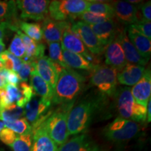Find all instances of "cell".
I'll use <instances>...</instances> for the list:
<instances>
[{
	"label": "cell",
	"instance_id": "52",
	"mask_svg": "<svg viewBox=\"0 0 151 151\" xmlns=\"http://www.w3.org/2000/svg\"><path fill=\"white\" fill-rule=\"evenodd\" d=\"M1 109H2V108H1V106H0V111H1Z\"/></svg>",
	"mask_w": 151,
	"mask_h": 151
},
{
	"label": "cell",
	"instance_id": "22",
	"mask_svg": "<svg viewBox=\"0 0 151 151\" xmlns=\"http://www.w3.org/2000/svg\"><path fill=\"white\" fill-rule=\"evenodd\" d=\"M127 37L134 46L137 48L141 56L149 60L151 55V41L142 34L139 32L132 25L127 26Z\"/></svg>",
	"mask_w": 151,
	"mask_h": 151
},
{
	"label": "cell",
	"instance_id": "33",
	"mask_svg": "<svg viewBox=\"0 0 151 151\" xmlns=\"http://www.w3.org/2000/svg\"><path fill=\"white\" fill-rule=\"evenodd\" d=\"M35 94L36 93L31 86L26 82H21L20 83V96L16 101V104L18 107L23 109Z\"/></svg>",
	"mask_w": 151,
	"mask_h": 151
},
{
	"label": "cell",
	"instance_id": "23",
	"mask_svg": "<svg viewBox=\"0 0 151 151\" xmlns=\"http://www.w3.org/2000/svg\"><path fill=\"white\" fill-rule=\"evenodd\" d=\"M62 54L67 65L71 69H83L92 71L97 65L90 62L83 56L62 48Z\"/></svg>",
	"mask_w": 151,
	"mask_h": 151
},
{
	"label": "cell",
	"instance_id": "4",
	"mask_svg": "<svg viewBox=\"0 0 151 151\" xmlns=\"http://www.w3.org/2000/svg\"><path fill=\"white\" fill-rule=\"evenodd\" d=\"M89 3L88 0H54L49 4V16L55 21L73 22L87 11Z\"/></svg>",
	"mask_w": 151,
	"mask_h": 151
},
{
	"label": "cell",
	"instance_id": "11",
	"mask_svg": "<svg viewBox=\"0 0 151 151\" xmlns=\"http://www.w3.org/2000/svg\"><path fill=\"white\" fill-rule=\"evenodd\" d=\"M51 102L43 99L39 96L35 94L25 105L24 115L28 122L35 124L49 111Z\"/></svg>",
	"mask_w": 151,
	"mask_h": 151
},
{
	"label": "cell",
	"instance_id": "6",
	"mask_svg": "<svg viewBox=\"0 0 151 151\" xmlns=\"http://www.w3.org/2000/svg\"><path fill=\"white\" fill-rule=\"evenodd\" d=\"M139 132L140 125L138 122L117 117L105 127L103 134L107 140L114 143H122L131 140Z\"/></svg>",
	"mask_w": 151,
	"mask_h": 151
},
{
	"label": "cell",
	"instance_id": "38",
	"mask_svg": "<svg viewBox=\"0 0 151 151\" xmlns=\"http://www.w3.org/2000/svg\"><path fill=\"white\" fill-rule=\"evenodd\" d=\"M34 70H35V69L32 61H24L21 69L18 72L20 81L27 83L32 71Z\"/></svg>",
	"mask_w": 151,
	"mask_h": 151
},
{
	"label": "cell",
	"instance_id": "17",
	"mask_svg": "<svg viewBox=\"0 0 151 151\" xmlns=\"http://www.w3.org/2000/svg\"><path fill=\"white\" fill-rule=\"evenodd\" d=\"M112 6L114 11V16L127 27L134 24L139 20L137 7L127 1H115Z\"/></svg>",
	"mask_w": 151,
	"mask_h": 151
},
{
	"label": "cell",
	"instance_id": "31",
	"mask_svg": "<svg viewBox=\"0 0 151 151\" xmlns=\"http://www.w3.org/2000/svg\"><path fill=\"white\" fill-rule=\"evenodd\" d=\"M88 139L89 138L85 133L75 136L62 145L58 151H81L83 145Z\"/></svg>",
	"mask_w": 151,
	"mask_h": 151
},
{
	"label": "cell",
	"instance_id": "46",
	"mask_svg": "<svg viewBox=\"0 0 151 151\" xmlns=\"http://www.w3.org/2000/svg\"><path fill=\"white\" fill-rule=\"evenodd\" d=\"M2 64L4 65V69H6L8 71H13V69H14V63H13V61L10 58H9L8 60L4 62Z\"/></svg>",
	"mask_w": 151,
	"mask_h": 151
},
{
	"label": "cell",
	"instance_id": "2",
	"mask_svg": "<svg viewBox=\"0 0 151 151\" xmlns=\"http://www.w3.org/2000/svg\"><path fill=\"white\" fill-rule=\"evenodd\" d=\"M100 102L97 100H84L71 108L67 117V129L69 136H76L88 129L92 117Z\"/></svg>",
	"mask_w": 151,
	"mask_h": 151
},
{
	"label": "cell",
	"instance_id": "1",
	"mask_svg": "<svg viewBox=\"0 0 151 151\" xmlns=\"http://www.w3.org/2000/svg\"><path fill=\"white\" fill-rule=\"evenodd\" d=\"M86 79L70 67H67L58 76L51 104L73 105L86 86Z\"/></svg>",
	"mask_w": 151,
	"mask_h": 151
},
{
	"label": "cell",
	"instance_id": "39",
	"mask_svg": "<svg viewBox=\"0 0 151 151\" xmlns=\"http://www.w3.org/2000/svg\"><path fill=\"white\" fill-rule=\"evenodd\" d=\"M17 137L18 135L14 132L7 127L4 128L0 132V140L4 144L9 146H11V144L14 142Z\"/></svg>",
	"mask_w": 151,
	"mask_h": 151
},
{
	"label": "cell",
	"instance_id": "21",
	"mask_svg": "<svg viewBox=\"0 0 151 151\" xmlns=\"http://www.w3.org/2000/svg\"><path fill=\"white\" fill-rule=\"evenodd\" d=\"M146 70L145 67L127 63L117 75V81L126 86H134L140 80Z\"/></svg>",
	"mask_w": 151,
	"mask_h": 151
},
{
	"label": "cell",
	"instance_id": "51",
	"mask_svg": "<svg viewBox=\"0 0 151 151\" xmlns=\"http://www.w3.org/2000/svg\"><path fill=\"white\" fill-rule=\"evenodd\" d=\"M3 69H4V65H3L2 62H0V71H1V70H2Z\"/></svg>",
	"mask_w": 151,
	"mask_h": 151
},
{
	"label": "cell",
	"instance_id": "18",
	"mask_svg": "<svg viewBox=\"0 0 151 151\" xmlns=\"http://www.w3.org/2000/svg\"><path fill=\"white\" fill-rule=\"evenodd\" d=\"M32 128L31 151H58V146L50 139L41 124Z\"/></svg>",
	"mask_w": 151,
	"mask_h": 151
},
{
	"label": "cell",
	"instance_id": "30",
	"mask_svg": "<svg viewBox=\"0 0 151 151\" xmlns=\"http://www.w3.org/2000/svg\"><path fill=\"white\" fill-rule=\"evenodd\" d=\"M113 17L114 16H112V15L97 14V13H92L86 11L81 14L78 18L80 19L81 21L92 25V24H99L108 20H111L113 18Z\"/></svg>",
	"mask_w": 151,
	"mask_h": 151
},
{
	"label": "cell",
	"instance_id": "35",
	"mask_svg": "<svg viewBox=\"0 0 151 151\" xmlns=\"http://www.w3.org/2000/svg\"><path fill=\"white\" fill-rule=\"evenodd\" d=\"M8 51L14 56L23 60L25 56V49L23 43L18 35H15L9 46Z\"/></svg>",
	"mask_w": 151,
	"mask_h": 151
},
{
	"label": "cell",
	"instance_id": "25",
	"mask_svg": "<svg viewBox=\"0 0 151 151\" xmlns=\"http://www.w3.org/2000/svg\"><path fill=\"white\" fill-rule=\"evenodd\" d=\"M18 11L16 1H0V21L16 23Z\"/></svg>",
	"mask_w": 151,
	"mask_h": 151
},
{
	"label": "cell",
	"instance_id": "34",
	"mask_svg": "<svg viewBox=\"0 0 151 151\" xmlns=\"http://www.w3.org/2000/svg\"><path fill=\"white\" fill-rule=\"evenodd\" d=\"M87 11L101 14H108L114 16V11L112 5L99 1H90Z\"/></svg>",
	"mask_w": 151,
	"mask_h": 151
},
{
	"label": "cell",
	"instance_id": "47",
	"mask_svg": "<svg viewBox=\"0 0 151 151\" xmlns=\"http://www.w3.org/2000/svg\"><path fill=\"white\" fill-rule=\"evenodd\" d=\"M147 113H146V120L148 122L151 121V99H149L148 104L146 106Z\"/></svg>",
	"mask_w": 151,
	"mask_h": 151
},
{
	"label": "cell",
	"instance_id": "49",
	"mask_svg": "<svg viewBox=\"0 0 151 151\" xmlns=\"http://www.w3.org/2000/svg\"><path fill=\"white\" fill-rule=\"evenodd\" d=\"M91 151H104V150L103 149H101V148H99V146H92Z\"/></svg>",
	"mask_w": 151,
	"mask_h": 151
},
{
	"label": "cell",
	"instance_id": "44",
	"mask_svg": "<svg viewBox=\"0 0 151 151\" xmlns=\"http://www.w3.org/2000/svg\"><path fill=\"white\" fill-rule=\"evenodd\" d=\"M8 73L9 71L4 69L0 71V88H5L6 86L8 85L6 81Z\"/></svg>",
	"mask_w": 151,
	"mask_h": 151
},
{
	"label": "cell",
	"instance_id": "14",
	"mask_svg": "<svg viewBox=\"0 0 151 151\" xmlns=\"http://www.w3.org/2000/svg\"><path fill=\"white\" fill-rule=\"evenodd\" d=\"M32 62L37 73L54 91L58 79V74L52 62L46 55L41 57Z\"/></svg>",
	"mask_w": 151,
	"mask_h": 151
},
{
	"label": "cell",
	"instance_id": "8",
	"mask_svg": "<svg viewBox=\"0 0 151 151\" xmlns=\"http://www.w3.org/2000/svg\"><path fill=\"white\" fill-rule=\"evenodd\" d=\"M50 1L47 0H18L16 1L20 17L23 20L41 21L48 14V6Z\"/></svg>",
	"mask_w": 151,
	"mask_h": 151
},
{
	"label": "cell",
	"instance_id": "12",
	"mask_svg": "<svg viewBox=\"0 0 151 151\" xmlns=\"http://www.w3.org/2000/svg\"><path fill=\"white\" fill-rule=\"evenodd\" d=\"M116 38L122 47L127 63L143 66V67H145L147 65L148 60L143 58L141 55L137 48L129 41L127 35V28L122 30L120 29Z\"/></svg>",
	"mask_w": 151,
	"mask_h": 151
},
{
	"label": "cell",
	"instance_id": "19",
	"mask_svg": "<svg viewBox=\"0 0 151 151\" xmlns=\"http://www.w3.org/2000/svg\"><path fill=\"white\" fill-rule=\"evenodd\" d=\"M70 24H71V22L55 21L48 16L43 20L41 27L43 31V38H44L47 43H61L64 30Z\"/></svg>",
	"mask_w": 151,
	"mask_h": 151
},
{
	"label": "cell",
	"instance_id": "40",
	"mask_svg": "<svg viewBox=\"0 0 151 151\" xmlns=\"http://www.w3.org/2000/svg\"><path fill=\"white\" fill-rule=\"evenodd\" d=\"M6 95L8 97L9 103L14 104L15 101L18 100L19 96H20V89L18 86H13V85L8 84L5 88Z\"/></svg>",
	"mask_w": 151,
	"mask_h": 151
},
{
	"label": "cell",
	"instance_id": "42",
	"mask_svg": "<svg viewBox=\"0 0 151 151\" xmlns=\"http://www.w3.org/2000/svg\"><path fill=\"white\" fill-rule=\"evenodd\" d=\"M7 51H8V50H7ZM8 57L9 58H10V59L12 60L13 63H14V69H13V71H15V72L18 73V71H20V69H21L24 61L22 59H20V58L14 56V55L10 53L9 51H8Z\"/></svg>",
	"mask_w": 151,
	"mask_h": 151
},
{
	"label": "cell",
	"instance_id": "26",
	"mask_svg": "<svg viewBox=\"0 0 151 151\" xmlns=\"http://www.w3.org/2000/svg\"><path fill=\"white\" fill-rule=\"evenodd\" d=\"M17 27L22 32L36 42H40L43 39L42 27L39 23H32L18 20Z\"/></svg>",
	"mask_w": 151,
	"mask_h": 151
},
{
	"label": "cell",
	"instance_id": "3",
	"mask_svg": "<svg viewBox=\"0 0 151 151\" xmlns=\"http://www.w3.org/2000/svg\"><path fill=\"white\" fill-rule=\"evenodd\" d=\"M73 106H60L59 109L52 112L48 118L41 123L50 139L58 146L65 143L69 137L67 129V117Z\"/></svg>",
	"mask_w": 151,
	"mask_h": 151
},
{
	"label": "cell",
	"instance_id": "29",
	"mask_svg": "<svg viewBox=\"0 0 151 151\" xmlns=\"http://www.w3.org/2000/svg\"><path fill=\"white\" fill-rule=\"evenodd\" d=\"M49 59L54 63L58 64L64 67H68L64 59L62 49L60 42L48 43Z\"/></svg>",
	"mask_w": 151,
	"mask_h": 151
},
{
	"label": "cell",
	"instance_id": "36",
	"mask_svg": "<svg viewBox=\"0 0 151 151\" xmlns=\"http://www.w3.org/2000/svg\"><path fill=\"white\" fill-rule=\"evenodd\" d=\"M146 113L147 109L146 106L135 102L133 107L132 120L136 122H143L146 120Z\"/></svg>",
	"mask_w": 151,
	"mask_h": 151
},
{
	"label": "cell",
	"instance_id": "28",
	"mask_svg": "<svg viewBox=\"0 0 151 151\" xmlns=\"http://www.w3.org/2000/svg\"><path fill=\"white\" fill-rule=\"evenodd\" d=\"M4 125L5 127L11 129L19 136L31 134L32 132V126L25 118H21L11 122H5Z\"/></svg>",
	"mask_w": 151,
	"mask_h": 151
},
{
	"label": "cell",
	"instance_id": "32",
	"mask_svg": "<svg viewBox=\"0 0 151 151\" xmlns=\"http://www.w3.org/2000/svg\"><path fill=\"white\" fill-rule=\"evenodd\" d=\"M32 145V133L18 137L11 144V148L14 151H31Z\"/></svg>",
	"mask_w": 151,
	"mask_h": 151
},
{
	"label": "cell",
	"instance_id": "24",
	"mask_svg": "<svg viewBox=\"0 0 151 151\" xmlns=\"http://www.w3.org/2000/svg\"><path fill=\"white\" fill-rule=\"evenodd\" d=\"M29 76L31 87L36 94L43 99L51 102L53 90L50 88L49 85L42 78H41L35 70L32 71Z\"/></svg>",
	"mask_w": 151,
	"mask_h": 151
},
{
	"label": "cell",
	"instance_id": "7",
	"mask_svg": "<svg viewBox=\"0 0 151 151\" xmlns=\"http://www.w3.org/2000/svg\"><path fill=\"white\" fill-rule=\"evenodd\" d=\"M71 30L82 41L92 55H101L104 53L105 47L94 35L90 24L81 20H77L72 22Z\"/></svg>",
	"mask_w": 151,
	"mask_h": 151
},
{
	"label": "cell",
	"instance_id": "27",
	"mask_svg": "<svg viewBox=\"0 0 151 151\" xmlns=\"http://www.w3.org/2000/svg\"><path fill=\"white\" fill-rule=\"evenodd\" d=\"M23 115V109L18 107L16 104H11L0 111V120L4 123L11 122L21 118Z\"/></svg>",
	"mask_w": 151,
	"mask_h": 151
},
{
	"label": "cell",
	"instance_id": "43",
	"mask_svg": "<svg viewBox=\"0 0 151 151\" xmlns=\"http://www.w3.org/2000/svg\"><path fill=\"white\" fill-rule=\"evenodd\" d=\"M7 83L13 85V86H17L20 82V78H19L18 73L15 72L14 71H9L8 76L6 78Z\"/></svg>",
	"mask_w": 151,
	"mask_h": 151
},
{
	"label": "cell",
	"instance_id": "10",
	"mask_svg": "<svg viewBox=\"0 0 151 151\" xmlns=\"http://www.w3.org/2000/svg\"><path fill=\"white\" fill-rule=\"evenodd\" d=\"M71 24L68 25L64 30L61 40L62 48L74 53L81 55L90 62H92V60H94L93 55L90 53L82 41L72 32L71 30Z\"/></svg>",
	"mask_w": 151,
	"mask_h": 151
},
{
	"label": "cell",
	"instance_id": "37",
	"mask_svg": "<svg viewBox=\"0 0 151 151\" xmlns=\"http://www.w3.org/2000/svg\"><path fill=\"white\" fill-rule=\"evenodd\" d=\"M136 29L139 32L146 37L148 39H151V23L150 21L145 20V19H139L138 21L134 24H132Z\"/></svg>",
	"mask_w": 151,
	"mask_h": 151
},
{
	"label": "cell",
	"instance_id": "45",
	"mask_svg": "<svg viewBox=\"0 0 151 151\" xmlns=\"http://www.w3.org/2000/svg\"><path fill=\"white\" fill-rule=\"evenodd\" d=\"M10 24V22H8L0 21V40H3V38L6 33V30L9 29Z\"/></svg>",
	"mask_w": 151,
	"mask_h": 151
},
{
	"label": "cell",
	"instance_id": "13",
	"mask_svg": "<svg viewBox=\"0 0 151 151\" xmlns=\"http://www.w3.org/2000/svg\"><path fill=\"white\" fill-rule=\"evenodd\" d=\"M11 31H14L20 37L25 49V56L23 61H35L38 58L45 55V46L43 43L36 42L23 32H22L17 27L16 24H10L9 27Z\"/></svg>",
	"mask_w": 151,
	"mask_h": 151
},
{
	"label": "cell",
	"instance_id": "20",
	"mask_svg": "<svg viewBox=\"0 0 151 151\" xmlns=\"http://www.w3.org/2000/svg\"><path fill=\"white\" fill-rule=\"evenodd\" d=\"M90 27L94 35L104 47L115 39L118 32L120 31L113 19L99 24H92Z\"/></svg>",
	"mask_w": 151,
	"mask_h": 151
},
{
	"label": "cell",
	"instance_id": "50",
	"mask_svg": "<svg viewBox=\"0 0 151 151\" xmlns=\"http://www.w3.org/2000/svg\"><path fill=\"white\" fill-rule=\"evenodd\" d=\"M4 127H5V125H4V122L0 120V132H1V130H2Z\"/></svg>",
	"mask_w": 151,
	"mask_h": 151
},
{
	"label": "cell",
	"instance_id": "5",
	"mask_svg": "<svg viewBox=\"0 0 151 151\" xmlns=\"http://www.w3.org/2000/svg\"><path fill=\"white\" fill-rule=\"evenodd\" d=\"M91 72L90 86L97 88L102 98L113 97L118 88V71L106 65H97Z\"/></svg>",
	"mask_w": 151,
	"mask_h": 151
},
{
	"label": "cell",
	"instance_id": "16",
	"mask_svg": "<svg viewBox=\"0 0 151 151\" xmlns=\"http://www.w3.org/2000/svg\"><path fill=\"white\" fill-rule=\"evenodd\" d=\"M106 65L120 71L127 64L122 48L116 38L109 43L104 48Z\"/></svg>",
	"mask_w": 151,
	"mask_h": 151
},
{
	"label": "cell",
	"instance_id": "41",
	"mask_svg": "<svg viewBox=\"0 0 151 151\" xmlns=\"http://www.w3.org/2000/svg\"><path fill=\"white\" fill-rule=\"evenodd\" d=\"M138 9L141 11V15L143 17V19L150 21L151 20V1H148L146 3L141 4V5L138 7Z\"/></svg>",
	"mask_w": 151,
	"mask_h": 151
},
{
	"label": "cell",
	"instance_id": "48",
	"mask_svg": "<svg viewBox=\"0 0 151 151\" xmlns=\"http://www.w3.org/2000/svg\"><path fill=\"white\" fill-rule=\"evenodd\" d=\"M5 44L3 42V40H0V53H1V52H4V50L5 49Z\"/></svg>",
	"mask_w": 151,
	"mask_h": 151
},
{
	"label": "cell",
	"instance_id": "9",
	"mask_svg": "<svg viewBox=\"0 0 151 151\" xmlns=\"http://www.w3.org/2000/svg\"><path fill=\"white\" fill-rule=\"evenodd\" d=\"M113 97L115 99V108L118 111V117L132 120L135 101L132 95L131 88L129 87L117 88Z\"/></svg>",
	"mask_w": 151,
	"mask_h": 151
},
{
	"label": "cell",
	"instance_id": "15",
	"mask_svg": "<svg viewBox=\"0 0 151 151\" xmlns=\"http://www.w3.org/2000/svg\"><path fill=\"white\" fill-rule=\"evenodd\" d=\"M131 93L135 102L147 106L151 95V72L146 69L140 80L132 87Z\"/></svg>",
	"mask_w": 151,
	"mask_h": 151
}]
</instances>
